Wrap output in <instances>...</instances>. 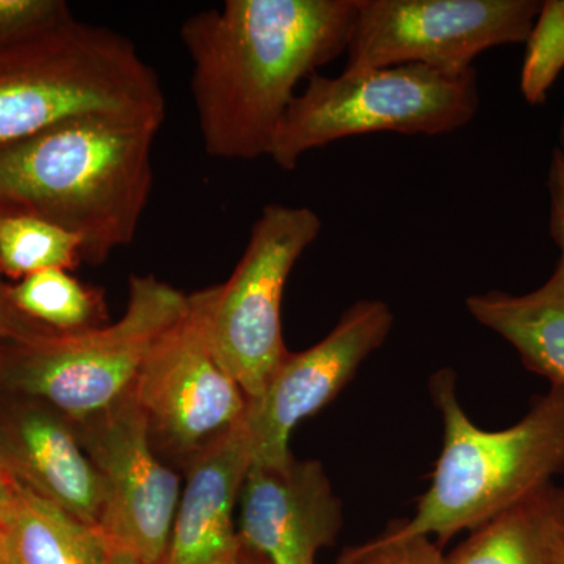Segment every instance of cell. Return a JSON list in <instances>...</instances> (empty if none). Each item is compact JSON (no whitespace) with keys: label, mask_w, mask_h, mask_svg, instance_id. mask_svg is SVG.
I'll return each mask as SVG.
<instances>
[{"label":"cell","mask_w":564,"mask_h":564,"mask_svg":"<svg viewBox=\"0 0 564 564\" xmlns=\"http://www.w3.org/2000/svg\"><path fill=\"white\" fill-rule=\"evenodd\" d=\"M356 0H226L182 22L204 150L269 158L295 88L345 54Z\"/></svg>","instance_id":"cell-1"},{"label":"cell","mask_w":564,"mask_h":564,"mask_svg":"<svg viewBox=\"0 0 564 564\" xmlns=\"http://www.w3.org/2000/svg\"><path fill=\"white\" fill-rule=\"evenodd\" d=\"M161 128L85 118L0 147V214L54 223L99 265L135 239L151 198L152 147Z\"/></svg>","instance_id":"cell-2"},{"label":"cell","mask_w":564,"mask_h":564,"mask_svg":"<svg viewBox=\"0 0 564 564\" xmlns=\"http://www.w3.org/2000/svg\"><path fill=\"white\" fill-rule=\"evenodd\" d=\"M165 111L154 70L109 29L73 17L0 47V147L85 118L162 128Z\"/></svg>","instance_id":"cell-3"},{"label":"cell","mask_w":564,"mask_h":564,"mask_svg":"<svg viewBox=\"0 0 564 564\" xmlns=\"http://www.w3.org/2000/svg\"><path fill=\"white\" fill-rule=\"evenodd\" d=\"M430 391L443 414L444 447L413 518L389 527L395 536L447 543L564 473V389L551 386L525 417L499 432L481 430L464 413L454 370L434 373Z\"/></svg>","instance_id":"cell-4"},{"label":"cell","mask_w":564,"mask_h":564,"mask_svg":"<svg viewBox=\"0 0 564 564\" xmlns=\"http://www.w3.org/2000/svg\"><path fill=\"white\" fill-rule=\"evenodd\" d=\"M187 303L188 295L154 274L132 276L118 322L0 340V393L46 404L73 425L90 421L132 391L144 359Z\"/></svg>","instance_id":"cell-5"},{"label":"cell","mask_w":564,"mask_h":564,"mask_svg":"<svg viewBox=\"0 0 564 564\" xmlns=\"http://www.w3.org/2000/svg\"><path fill=\"white\" fill-rule=\"evenodd\" d=\"M480 109L477 69L451 73L422 65L326 77L315 73L282 118L269 158L284 172L334 141L369 133L445 135Z\"/></svg>","instance_id":"cell-6"},{"label":"cell","mask_w":564,"mask_h":564,"mask_svg":"<svg viewBox=\"0 0 564 564\" xmlns=\"http://www.w3.org/2000/svg\"><path fill=\"white\" fill-rule=\"evenodd\" d=\"M322 226L310 207L267 204L231 278L218 284L212 343L248 400L261 395L291 352L282 339V295L293 267L321 236Z\"/></svg>","instance_id":"cell-7"},{"label":"cell","mask_w":564,"mask_h":564,"mask_svg":"<svg viewBox=\"0 0 564 564\" xmlns=\"http://www.w3.org/2000/svg\"><path fill=\"white\" fill-rule=\"evenodd\" d=\"M538 0H356L343 73L422 65L463 73L494 47L525 44Z\"/></svg>","instance_id":"cell-8"},{"label":"cell","mask_w":564,"mask_h":564,"mask_svg":"<svg viewBox=\"0 0 564 564\" xmlns=\"http://www.w3.org/2000/svg\"><path fill=\"white\" fill-rule=\"evenodd\" d=\"M217 293L214 285L188 295L184 314L154 344L131 391L151 433L182 454H198L247 411V395L212 343Z\"/></svg>","instance_id":"cell-9"},{"label":"cell","mask_w":564,"mask_h":564,"mask_svg":"<svg viewBox=\"0 0 564 564\" xmlns=\"http://www.w3.org/2000/svg\"><path fill=\"white\" fill-rule=\"evenodd\" d=\"M80 436L106 488L99 532L111 552L162 564L181 500L180 478L151 448L150 423L131 392L84 422ZM80 423V425H84Z\"/></svg>","instance_id":"cell-10"},{"label":"cell","mask_w":564,"mask_h":564,"mask_svg":"<svg viewBox=\"0 0 564 564\" xmlns=\"http://www.w3.org/2000/svg\"><path fill=\"white\" fill-rule=\"evenodd\" d=\"M392 326L388 304L361 300L340 315L321 343L289 352L261 395L248 400L242 422L251 464L288 466L293 459L289 448L293 429L339 395L366 359L388 340Z\"/></svg>","instance_id":"cell-11"},{"label":"cell","mask_w":564,"mask_h":564,"mask_svg":"<svg viewBox=\"0 0 564 564\" xmlns=\"http://www.w3.org/2000/svg\"><path fill=\"white\" fill-rule=\"evenodd\" d=\"M239 502L240 543L269 564H317L343 529V503L314 459L251 464Z\"/></svg>","instance_id":"cell-12"},{"label":"cell","mask_w":564,"mask_h":564,"mask_svg":"<svg viewBox=\"0 0 564 564\" xmlns=\"http://www.w3.org/2000/svg\"><path fill=\"white\" fill-rule=\"evenodd\" d=\"M0 463L11 480L99 527L106 488L73 423L35 400L0 393Z\"/></svg>","instance_id":"cell-13"},{"label":"cell","mask_w":564,"mask_h":564,"mask_svg":"<svg viewBox=\"0 0 564 564\" xmlns=\"http://www.w3.org/2000/svg\"><path fill=\"white\" fill-rule=\"evenodd\" d=\"M252 459L242 419L196 454L162 564H234L236 507Z\"/></svg>","instance_id":"cell-14"},{"label":"cell","mask_w":564,"mask_h":564,"mask_svg":"<svg viewBox=\"0 0 564 564\" xmlns=\"http://www.w3.org/2000/svg\"><path fill=\"white\" fill-rule=\"evenodd\" d=\"M466 310L507 340L530 372L564 389V259L541 288L522 295L475 293L467 296Z\"/></svg>","instance_id":"cell-15"},{"label":"cell","mask_w":564,"mask_h":564,"mask_svg":"<svg viewBox=\"0 0 564 564\" xmlns=\"http://www.w3.org/2000/svg\"><path fill=\"white\" fill-rule=\"evenodd\" d=\"M564 488L554 484L470 530L443 564H558Z\"/></svg>","instance_id":"cell-16"},{"label":"cell","mask_w":564,"mask_h":564,"mask_svg":"<svg viewBox=\"0 0 564 564\" xmlns=\"http://www.w3.org/2000/svg\"><path fill=\"white\" fill-rule=\"evenodd\" d=\"M0 529L10 564L110 563L111 551L98 527L73 518L11 478Z\"/></svg>","instance_id":"cell-17"},{"label":"cell","mask_w":564,"mask_h":564,"mask_svg":"<svg viewBox=\"0 0 564 564\" xmlns=\"http://www.w3.org/2000/svg\"><path fill=\"white\" fill-rule=\"evenodd\" d=\"M11 303L28 321L51 332L73 333L106 325V303L99 289L52 269L9 285Z\"/></svg>","instance_id":"cell-18"},{"label":"cell","mask_w":564,"mask_h":564,"mask_svg":"<svg viewBox=\"0 0 564 564\" xmlns=\"http://www.w3.org/2000/svg\"><path fill=\"white\" fill-rule=\"evenodd\" d=\"M82 240L54 223L25 214H0V274L20 281L44 270H73Z\"/></svg>","instance_id":"cell-19"},{"label":"cell","mask_w":564,"mask_h":564,"mask_svg":"<svg viewBox=\"0 0 564 564\" xmlns=\"http://www.w3.org/2000/svg\"><path fill=\"white\" fill-rule=\"evenodd\" d=\"M564 69V0H545L525 41L521 93L530 106H541Z\"/></svg>","instance_id":"cell-20"},{"label":"cell","mask_w":564,"mask_h":564,"mask_svg":"<svg viewBox=\"0 0 564 564\" xmlns=\"http://www.w3.org/2000/svg\"><path fill=\"white\" fill-rule=\"evenodd\" d=\"M441 545L432 538H399L386 530L369 543L347 549L337 564H443Z\"/></svg>","instance_id":"cell-21"},{"label":"cell","mask_w":564,"mask_h":564,"mask_svg":"<svg viewBox=\"0 0 564 564\" xmlns=\"http://www.w3.org/2000/svg\"><path fill=\"white\" fill-rule=\"evenodd\" d=\"M73 18L63 0H0V47Z\"/></svg>","instance_id":"cell-22"},{"label":"cell","mask_w":564,"mask_h":564,"mask_svg":"<svg viewBox=\"0 0 564 564\" xmlns=\"http://www.w3.org/2000/svg\"><path fill=\"white\" fill-rule=\"evenodd\" d=\"M549 198H551V214H549V229L564 259V152L555 148L552 154L551 169H549Z\"/></svg>","instance_id":"cell-23"},{"label":"cell","mask_w":564,"mask_h":564,"mask_svg":"<svg viewBox=\"0 0 564 564\" xmlns=\"http://www.w3.org/2000/svg\"><path fill=\"white\" fill-rule=\"evenodd\" d=\"M9 282L0 274V340L10 337L22 336L43 326L28 321L24 315L18 313L17 307L11 303L9 295Z\"/></svg>","instance_id":"cell-24"},{"label":"cell","mask_w":564,"mask_h":564,"mask_svg":"<svg viewBox=\"0 0 564 564\" xmlns=\"http://www.w3.org/2000/svg\"><path fill=\"white\" fill-rule=\"evenodd\" d=\"M234 564H269L265 560L262 558L261 555L256 554V552L250 551V549L245 547L242 544V551H240L239 556H237L236 562Z\"/></svg>","instance_id":"cell-25"},{"label":"cell","mask_w":564,"mask_h":564,"mask_svg":"<svg viewBox=\"0 0 564 564\" xmlns=\"http://www.w3.org/2000/svg\"><path fill=\"white\" fill-rule=\"evenodd\" d=\"M10 478L9 475L3 470L2 463H0V508L6 503L7 497H9Z\"/></svg>","instance_id":"cell-26"},{"label":"cell","mask_w":564,"mask_h":564,"mask_svg":"<svg viewBox=\"0 0 564 564\" xmlns=\"http://www.w3.org/2000/svg\"><path fill=\"white\" fill-rule=\"evenodd\" d=\"M109 564H143L139 560L122 552H111Z\"/></svg>","instance_id":"cell-27"},{"label":"cell","mask_w":564,"mask_h":564,"mask_svg":"<svg viewBox=\"0 0 564 564\" xmlns=\"http://www.w3.org/2000/svg\"><path fill=\"white\" fill-rule=\"evenodd\" d=\"M0 564H10L9 554H7L6 541H3L2 529H0Z\"/></svg>","instance_id":"cell-28"},{"label":"cell","mask_w":564,"mask_h":564,"mask_svg":"<svg viewBox=\"0 0 564 564\" xmlns=\"http://www.w3.org/2000/svg\"><path fill=\"white\" fill-rule=\"evenodd\" d=\"M560 144H562V147H560V150L564 152V118L562 122V128H560Z\"/></svg>","instance_id":"cell-29"},{"label":"cell","mask_w":564,"mask_h":564,"mask_svg":"<svg viewBox=\"0 0 564 564\" xmlns=\"http://www.w3.org/2000/svg\"><path fill=\"white\" fill-rule=\"evenodd\" d=\"M558 564H564V544H563L562 551H560Z\"/></svg>","instance_id":"cell-30"}]
</instances>
